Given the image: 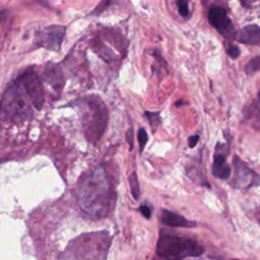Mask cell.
Here are the masks:
<instances>
[{
  "mask_svg": "<svg viewBox=\"0 0 260 260\" xmlns=\"http://www.w3.org/2000/svg\"><path fill=\"white\" fill-rule=\"evenodd\" d=\"M115 192L104 166L86 173L78 184L77 202L90 217H106L115 202Z\"/></svg>",
  "mask_w": 260,
  "mask_h": 260,
  "instance_id": "cell-1",
  "label": "cell"
},
{
  "mask_svg": "<svg viewBox=\"0 0 260 260\" xmlns=\"http://www.w3.org/2000/svg\"><path fill=\"white\" fill-rule=\"evenodd\" d=\"M85 136L96 142L103 135L108 122V111L98 96H86L77 102Z\"/></svg>",
  "mask_w": 260,
  "mask_h": 260,
  "instance_id": "cell-2",
  "label": "cell"
},
{
  "mask_svg": "<svg viewBox=\"0 0 260 260\" xmlns=\"http://www.w3.org/2000/svg\"><path fill=\"white\" fill-rule=\"evenodd\" d=\"M203 253L204 249L196 241L167 233H160L156 245V254L162 259L180 260Z\"/></svg>",
  "mask_w": 260,
  "mask_h": 260,
  "instance_id": "cell-3",
  "label": "cell"
},
{
  "mask_svg": "<svg viewBox=\"0 0 260 260\" xmlns=\"http://www.w3.org/2000/svg\"><path fill=\"white\" fill-rule=\"evenodd\" d=\"M32 104L21 80L17 78L6 89L0 104V116L7 120L21 119L30 113Z\"/></svg>",
  "mask_w": 260,
  "mask_h": 260,
  "instance_id": "cell-4",
  "label": "cell"
},
{
  "mask_svg": "<svg viewBox=\"0 0 260 260\" xmlns=\"http://www.w3.org/2000/svg\"><path fill=\"white\" fill-rule=\"evenodd\" d=\"M66 27L64 25L53 24L37 32L38 47H44L47 50L58 52L61 48Z\"/></svg>",
  "mask_w": 260,
  "mask_h": 260,
  "instance_id": "cell-5",
  "label": "cell"
},
{
  "mask_svg": "<svg viewBox=\"0 0 260 260\" xmlns=\"http://www.w3.org/2000/svg\"><path fill=\"white\" fill-rule=\"evenodd\" d=\"M234 187L238 189H248L258 186L260 183V177L257 173L251 170L239 156H234Z\"/></svg>",
  "mask_w": 260,
  "mask_h": 260,
  "instance_id": "cell-6",
  "label": "cell"
},
{
  "mask_svg": "<svg viewBox=\"0 0 260 260\" xmlns=\"http://www.w3.org/2000/svg\"><path fill=\"white\" fill-rule=\"evenodd\" d=\"M18 78L21 80L25 90L27 91L32 105L39 110L42 109L44 105V90L38 74L29 69L21 74Z\"/></svg>",
  "mask_w": 260,
  "mask_h": 260,
  "instance_id": "cell-7",
  "label": "cell"
},
{
  "mask_svg": "<svg viewBox=\"0 0 260 260\" xmlns=\"http://www.w3.org/2000/svg\"><path fill=\"white\" fill-rule=\"evenodd\" d=\"M208 20L210 24L216 28L224 37H231L234 32V26L228 17L226 11L221 7H211L208 12Z\"/></svg>",
  "mask_w": 260,
  "mask_h": 260,
  "instance_id": "cell-8",
  "label": "cell"
},
{
  "mask_svg": "<svg viewBox=\"0 0 260 260\" xmlns=\"http://www.w3.org/2000/svg\"><path fill=\"white\" fill-rule=\"evenodd\" d=\"M226 154L219 150L215 151L212 164V174L214 177L225 180L229 179L231 176V168L226 164Z\"/></svg>",
  "mask_w": 260,
  "mask_h": 260,
  "instance_id": "cell-9",
  "label": "cell"
},
{
  "mask_svg": "<svg viewBox=\"0 0 260 260\" xmlns=\"http://www.w3.org/2000/svg\"><path fill=\"white\" fill-rule=\"evenodd\" d=\"M160 221L168 226H182V228H193L197 223L193 220H188L184 216L169 210H162L160 214Z\"/></svg>",
  "mask_w": 260,
  "mask_h": 260,
  "instance_id": "cell-10",
  "label": "cell"
},
{
  "mask_svg": "<svg viewBox=\"0 0 260 260\" xmlns=\"http://www.w3.org/2000/svg\"><path fill=\"white\" fill-rule=\"evenodd\" d=\"M237 40L240 43L247 45H258L260 44V28L256 24H250L240 30L237 36Z\"/></svg>",
  "mask_w": 260,
  "mask_h": 260,
  "instance_id": "cell-11",
  "label": "cell"
},
{
  "mask_svg": "<svg viewBox=\"0 0 260 260\" xmlns=\"http://www.w3.org/2000/svg\"><path fill=\"white\" fill-rule=\"evenodd\" d=\"M44 78L47 83L56 90L61 89L64 84L62 72L57 65H48L44 71Z\"/></svg>",
  "mask_w": 260,
  "mask_h": 260,
  "instance_id": "cell-12",
  "label": "cell"
},
{
  "mask_svg": "<svg viewBox=\"0 0 260 260\" xmlns=\"http://www.w3.org/2000/svg\"><path fill=\"white\" fill-rule=\"evenodd\" d=\"M129 183H130V190H131L132 196L135 199H138L139 195H140V188H139V183H138V178H137L136 172H133L130 175Z\"/></svg>",
  "mask_w": 260,
  "mask_h": 260,
  "instance_id": "cell-13",
  "label": "cell"
},
{
  "mask_svg": "<svg viewBox=\"0 0 260 260\" xmlns=\"http://www.w3.org/2000/svg\"><path fill=\"white\" fill-rule=\"evenodd\" d=\"M259 70H260V56H257L251 59L245 66V71L248 74L259 71Z\"/></svg>",
  "mask_w": 260,
  "mask_h": 260,
  "instance_id": "cell-14",
  "label": "cell"
},
{
  "mask_svg": "<svg viewBox=\"0 0 260 260\" xmlns=\"http://www.w3.org/2000/svg\"><path fill=\"white\" fill-rule=\"evenodd\" d=\"M145 116L147 117L149 124L152 127V131L154 132L158 124L160 123V118H159V113H151V112H145Z\"/></svg>",
  "mask_w": 260,
  "mask_h": 260,
  "instance_id": "cell-15",
  "label": "cell"
},
{
  "mask_svg": "<svg viewBox=\"0 0 260 260\" xmlns=\"http://www.w3.org/2000/svg\"><path fill=\"white\" fill-rule=\"evenodd\" d=\"M138 142H139V149H140V152L144 149V146L148 140V136H147V133L145 131L144 128H140L139 131H138Z\"/></svg>",
  "mask_w": 260,
  "mask_h": 260,
  "instance_id": "cell-16",
  "label": "cell"
},
{
  "mask_svg": "<svg viewBox=\"0 0 260 260\" xmlns=\"http://www.w3.org/2000/svg\"><path fill=\"white\" fill-rule=\"evenodd\" d=\"M177 7H178V11H179L181 16L187 17L189 15L188 2L186 0H178L177 1Z\"/></svg>",
  "mask_w": 260,
  "mask_h": 260,
  "instance_id": "cell-17",
  "label": "cell"
},
{
  "mask_svg": "<svg viewBox=\"0 0 260 260\" xmlns=\"http://www.w3.org/2000/svg\"><path fill=\"white\" fill-rule=\"evenodd\" d=\"M111 2H112V0H102V1L96 5V7L93 9L92 14H94V15L101 14L105 9H107V8L111 5Z\"/></svg>",
  "mask_w": 260,
  "mask_h": 260,
  "instance_id": "cell-18",
  "label": "cell"
},
{
  "mask_svg": "<svg viewBox=\"0 0 260 260\" xmlns=\"http://www.w3.org/2000/svg\"><path fill=\"white\" fill-rule=\"evenodd\" d=\"M228 54H229L230 57H232V58L235 59V58H237V57L240 56L241 51H240L239 47H237V46H235V45H231V46L229 47V49H228Z\"/></svg>",
  "mask_w": 260,
  "mask_h": 260,
  "instance_id": "cell-19",
  "label": "cell"
},
{
  "mask_svg": "<svg viewBox=\"0 0 260 260\" xmlns=\"http://www.w3.org/2000/svg\"><path fill=\"white\" fill-rule=\"evenodd\" d=\"M139 210H140L141 214H142L145 218H149V217L151 216V211H150V208H149L148 206L142 205V206H140Z\"/></svg>",
  "mask_w": 260,
  "mask_h": 260,
  "instance_id": "cell-20",
  "label": "cell"
},
{
  "mask_svg": "<svg viewBox=\"0 0 260 260\" xmlns=\"http://www.w3.org/2000/svg\"><path fill=\"white\" fill-rule=\"evenodd\" d=\"M198 140H199V136L198 135H193V136H190L189 139H188V144H189V147L193 148L197 143H198Z\"/></svg>",
  "mask_w": 260,
  "mask_h": 260,
  "instance_id": "cell-21",
  "label": "cell"
},
{
  "mask_svg": "<svg viewBox=\"0 0 260 260\" xmlns=\"http://www.w3.org/2000/svg\"><path fill=\"white\" fill-rule=\"evenodd\" d=\"M132 137H133V132H132V129L130 128L129 131L126 133V138L127 140L129 141V144H130V149H132V145H133V142H132Z\"/></svg>",
  "mask_w": 260,
  "mask_h": 260,
  "instance_id": "cell-22",
  "label": "cell"
},
{
  "mask_svg": "<svg viewBox=\"0 0 260 260\" xmlns=\"http://www.w3.org/2000/svg\"><path fill=\"white\" fill-rule=\"evenodd\" d=\"M37 2H39V3H41L42 5H45V6H47L49 3H48V0H36Z\"/></svg>",
  "mask_w": 260,
  "mask_h": 260,
  "instance_id": "cell-23",
  "label": "cell"
},
{
  "mask_svg": "<svg viewBox=\"0 0 260 260\" xmlns=\"http://www.w3.org/2000/svg\"><path fill=\"white\" fill-rule=\"evenodd\" d=\"M241 2L243 3V5H246V6H247V2H248V0H241Z\"/></svg>",
  "mask_w": 260,
  "mask_h": 260,
  "instance_id": "cell-24",
  "label": "cell"
},
{
  "mask_svg": "<svg viewBox=\"0 0 260 260\" xmlns=\"http://www.w3.org/2000/svg\"><path fill=\"white\" fill-rule=\"evenodd\" d=\"M258 96H259V101H260V89H259V91H258Z\"/></svg>",
  "mask_w": 260,
  "mask_h": 260,
  "instance_id": "cell-25",
  "label": "cell"
},
{
  "mask_svg": "<svg viewBox=\"0 0 260 260\" xmlns=\"http://www.w3.org/2000/svg\"><path fill=\"white\" fill-rule=\"evenodd\" d=\"M201 1H202L203 3H206V2H207V0H201Z\"/></svg>",
  "mask_w": 260,
  "mask_h": 260,
  "instance_id": "cell-26",
  "label": "cell"
}]
</instances>
